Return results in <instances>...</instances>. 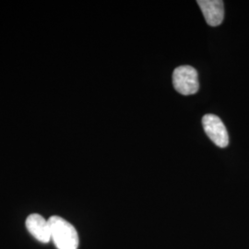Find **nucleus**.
Masks as SVG:
<instances>
[{"mask_svg": "<svg viewBox=\"0 0 249 249\" xmlns=\"http://www.w3.org/2000/svg\"><path fill=\"white\" fill-rule=\"evenodd\" d=\"M51 240L57 249H78L79 235L71 223L59 216L48 219Z\"/></svg>", "mask_w": 249, "mask_h": 249, "instance_id": "f257e3e1", "label": "nucleus"}, {"mask_svg": "<svg viewBox=\"0 0 249 249\" xmlns=\"http://www.w3.org/2000/svg\"><path fill=\"white\" fill-rule=\"evenodd\" d=\"M173 83L177 91L183 95L195 94L199 89L197 72L190 66L177 68L173 74Z\"/></svg>", "mask_w": 249, "mask_h": 249, "instance_id": "f03ea898", "label": "nucleus"}, {"mask_svg": "<svg viewBox=\"0 0 249 249\" xmlns=\"http://www.w3.org/2000/svg\"><path fill=\"white\" fill-rule=\"evenodd\" d=\"M202 124L205 133L216 146L220 148H225L228 146L229 135L219 116L213 114L205 115L202 118Z\"/></svg>", "mask_w": 249, "mask_h": 249, "instance_id": "7ed1b4c3", "label": "nucleus"}, {"mask_svg": "<svg viewBox=\"0 0 249 249\" xmlns=\"http://www.w3.org/2000/svg\"><path fill=\"white\" fill-rule=\"evenodd\" d=\"M26 228L36 240L47 244L51 241V231L48 220L40 214L33 213L26 219Z\"/></svg>", "mask_w": 249, "mask_h": 249, "instance_id": "20e7f679", "label": "nucleus"}, {"mask_svg": "<svg viewBox=\"0 0 249 249\" xmlns=\"http://www.w3.org/2000/svg\"><path fill=\"white\" fill-rule=\"evenodd\" d=\"M201 9L206 22L212 27L222 24L224 18V6L221 0H198L196 2Z\"/></svg>", "mask_w": 249, "mask_h": 249, "instance_id": "39448f33", "label": "nucleus"}]
</instances>
